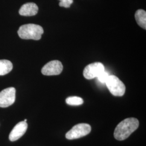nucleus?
<instances>
[{"label": "nucleus", "mask_w": 146, "mask_h": 146, "mask_svg": "<svg viewBox=\"0 0 146 146\" xmlns=\"http://www.w3.org/2000/svg\"><path fill=\"white\" fill-rule=\"evenodd\" d=\"M66 102L70 106H80L84 104V100L78 96H70L66 99Z\"/></svg>", "instance_id": "12"}, {"label": "nucleus", "mask_w": 146, "mask_h": 146, "mask_svg": "<svg viewBox=\"0 0 146 146\" xmlns=\"http://www.w3.org/2000/svg\"><path fill=\"white\" fill-rule=\"evenodd\" d=\"M104 70L105 68L102 63L95 62L87 66L84 69L83 74L86 79L91 80L97 78Z\"/></svg>", "instance_id": "6"}, {"label": "nucleus", "mask_w": 146, "mask_h": 146, "mask_svg": "<svg viewBox=\"0 0 146 146\" xmlns=\"http://www.w3.org/2000/svg\"><path fill=\"white\" fill-rule=\"evenodd\" d=\"M91 126L87 123H79L74 125L66 134L68 140L77 139L87 135L91 131Z\"/></svg>", "instance_id": "4"}, {"label": "nucleus", "mask_w": 146, "mask_h": 146, "mask_svg": "<svg viewBox=\"0 0 146 146\" xmlns=\"http://www.w3.org/2000/svg\"><path fill=\"white\" fill-rule=\"evenodd\" d=\"M38 11L37 5L33 2L27 3L21 6L19 10L20 15L24 16H31L36 15Z\"/></svg>", "instance_id": "9"}, {"label": "nucleus", "mask_w": 146, "mask_h": 146, "mask_svg": "<svg viewBox=\"0 0 146 146\" xmlns=\"http://www.w3.org/2000/svg\"><path fill=\"white\" fill-rule=\"evenodd\" d=\"M13 64L7 60H0V76L5 75L10 73L13 69Z\"/></svg>", "instance_id": "11"}, {"label": "nucleus", "mask_w": 146, "mask_h": 146, "mask_svg": "<svg viewBox=\"0 0 146 146\" xmlns=\"http://www.w3.org/2000/svg\"><path fill=\"white\" fill-rule=\"evenodd\" d=\"M27 119H25V120H24L23 121H25V122H27Z\"/></svg>", "instance_id": "15"}, {"label": "nucleus", "mask_w": 146, "mask_h": 146, "mask_svg": "<svg viewBox=\"0 0 146 146\" xmlns=\"http://www.w3.org/2000/svg\"><path fill=\"white\" fill-rule=\"evenodd\" d=\"M62 63L58 60H54L47 63L42 68L41 72L43 75L46 76L58 75L62 72Z\"/></svg>", "instance_id": "7"}, {"label": "nucleus", "mask_w": 146, "mask_h": 146, "mask_svg": "<svg viewBox=\"0 0 146 146\" xmlns=\"http://www.w3.org/2000/svg\"><path fill=\"white\" fill-rule=\"evenodd\" d=\"M16 89L14 87L5 89L0 92V107L6 108L15 102Z\"/></svg>", "instance_id": "5"}, {"label": "nucleus", "mask_w": 146, "mask_h": 146, "mask_svg": "<svg viewBox=\"0 0 146 146\" xmlns=\"http://www.w3.org/2000/svg\"><path fill=\"white\" fill-rule=\"evenodd\" d=\"M110 75L108 73L104 70V72H102L101 74H100L97 77V78L100 83L105 84L107 79L108 78Z\"/></svg>", "instance_id": "13"}, {"label": "nucleus", "mask_w": 146, "mask_h": 146, "mask_svg": "<svg viewBox=\"0 0 146 146\" xmlns=\"http://www.w3.org/2000/svg\"><path fill=\"white\" fill-rule=\"evenodd\" d=\"M28 128V124L25 121H21L18 123L13 128L11 132L9 139L12 142L19 140L26 132Z\"/></svg>", "instance_id": "8"}, {"label": "nucleus", "mask_w": 146, "mask_h": 146, "mask_svg": "<svg viewBox=\"0 0 146 146\" xmlns=\"http://www.w3.org/2000/svg\"><path fill=\"white\" fill-rule=\"evenodd\" d=\"M135 18L139 26L146 29V12L142 9H139L136 11Z\"/></svg>", "instance_id": "10"}, {"label": "nucleus", "mask_w": 146, "mask_h": 146, "mask_svg": "<svg viewBox=\"0 0 146 146\" xmlns=\"http://www.w3.org/2000/svg\"><path fill=\"white\" fill-rule=\"evenodd\" d=\"M42 27L35 24H26L20 27L18 35L22 39L39 40L43 34Z\"/></svg>", "instance_id": "2"}, {"label": "nucleus", "mask_w": 146, "mask_h": 146, "mask_svg": "<svg viewBox=\"0 0 146 146\" xmlns=\"http://www.w3.org/2000/svg\"><path fill=\"white\" fill-rule=\"evenodd\" d=\"M59 6L64 8H69L70 5L73 3V0H59Z\"/></svg>", "instance_id": "14"}, {"label": "nucleus", "mask_w": 146, "mask_h": 146, "mask_svg": "<svg viewBox=\"0 0 146 146\" xmlns=\"http://www.w3.org/2000/svg\"><path fill=\"white\" fill-rule=\"evenodd\" d=\"M105 84L112 95L115 96H123L125 91L124 84L115 75H111L107 79Z\"/></svg>", "instance_id": "3"}, {"label": "nucleus", "mask_w": 146, "mask_h": 146, "mask_svg": "<svg viewBox=\"0 0 146 146\" xmlns=\"http://www.w3.org/2000/svg\"><path fill=\"white\" fill-rule=\"evenodd\" d=\"M139 125V122L136 118H128L122 121L115 128L114 136L119 141H122L127 139L135 131Z\"/></svg>", "instance_id": "1"}]
</instances>
